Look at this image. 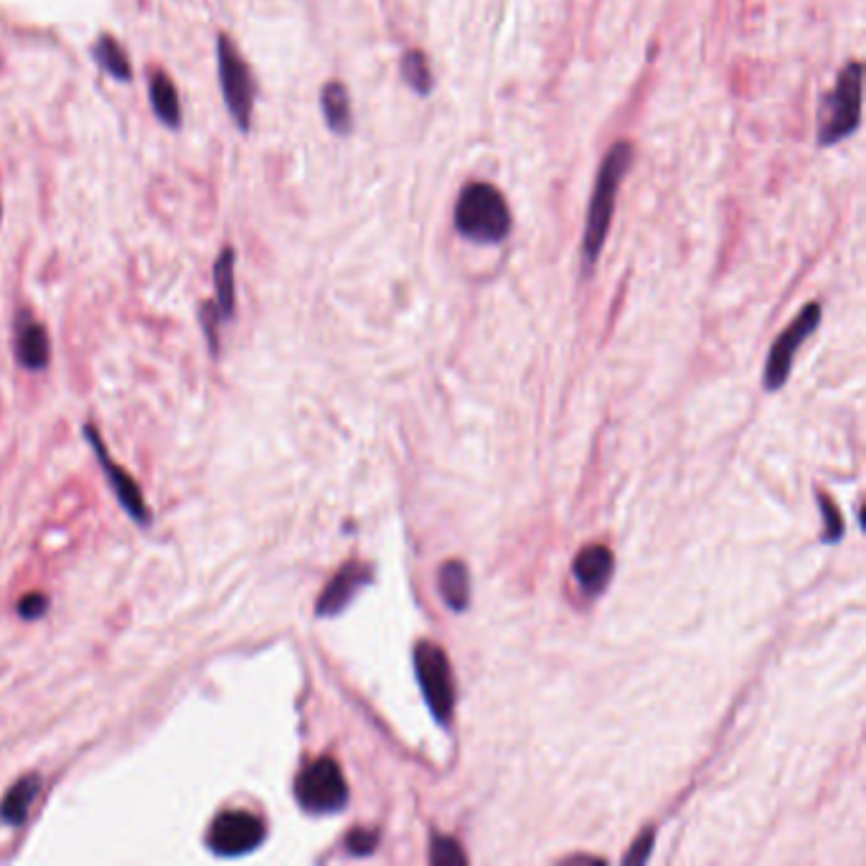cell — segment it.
<instances>
[{
    "label": "cell",
    "instance_id": "cell-1",
    "mask_svg": "<svg viewBox=\"0 0 866 866\" xmlns=\"http://www.w3.org/2000/svg\"><path fill=\"white\" fill-rule=\"evenodd\" d=\"M633 160V143H630V140H618L613 148L607 150L600 168H597L595 188H592L590 209H587L585 219V234H582V260H585L587 270H592V267L597 265V260H600L605 239L607 234H610V224H613L620 186H623L625 176L630 173Z\"/></svg>",
    "mask_w": 866,
    "mask_h": 866
},
{
    "label": "cell",
    "instance_id": "cell-2",
    "mask_svg": "<svg viewBox=\"0 0 866 866\" xmlns=\"http://www.w3.org/2000/svg\"><path fill=\"white\" fill-rule=\"evenodd\" d=\"M453 227L473 244H503L511 237L513 214L506 196L493 183L475 181L460 191L453 211Z\"/></svg>",
    "mask_w": 866,
    "mask_h": 866
},
{
    "label": "cell",
    "instance_id": "cell-3",
    "mask_svg": "<svg viewBox=\"0 0 866 866\" xmlns=\"http://www.w3.org/2000/svg\"><path fill=\"white\" fill-rule=\"evenodd\" d=\"M861 89H864V64L854 59L841 69L831 92L821 97L816 127L818 148H831L859 130Z\"/></svg>",
    "mask_w": 866,
    "mask_h": 866
},
{
    "label": "cell",
    "instance_id": "cell-4",
    "mask_svg": "<svg viewBox=\"0 0 866 866\" xmlns=\"http://www.w3.org/2000/svg\"><path fill=\"white\" fill-rule=\"evenodd\" d=\"M298 803L308 813H336L346 806L348 785L341 767L331 757H320L295 780Z\"/></svg>",
    "mask_w": 866,
    "mask_h": 866
},
{
    "label": "cell",
    "instance_id": "cell-5",
    "mask_svg": "<svg viewBox=\"0 0 866 866\" xmlns=\"http://www.w3.org/2000/svg\"><path fill=\"white\" fill-rule=\"evenodd\" d=\"M414 671H417L422 694H425L435 719L447 724L455 709V684L445 651L427 643V640L420 643V646L414 648Z\"/></svg>",
    "mask_w": 866,
    "mask_h": 866
},
{
    "label": "cell",
    "instance_id": "cell-6",
    "mask_svg": "<svg viewBox=\"0 0 866 866\" xmlns=\"http://www.w3.org/2000/svg\"><path fill=\"white\" fill-rule=\"evenodd\" d=\"M219 79L221 92H224V102L237 122L239 130L247 133L249 122H252V107H254V84L252 74H249L247 61L239 56L232 41L227 36L219 39Z\"/></svg>",
    "mask_w": 866,
    "mask_h": 866
},
{
    "label": "cell",
    "instance_id": "cell-7",
    "mask_svg": "<svg viewBox=\"0 0 866 866\" xmlns=\"http://www.w3.org/2000/svg\"><path fill=\"white\" fill-rule=\"evenodd\" d=\"M265 823L247 811H224L214 818L206 844L216 856H244L265 841Z\"/></svg>",
    "mask_w": 866,
    "mask_h": 866
},
{
    "label": "cell",
    "instance_id": "cell-8",
    "mask_svg": "<svg viewBox=\"0 0 866 866\" xmlns=\"http://www.w3.org/2000/svg\"><path fill=\"white\" fill-rule=\"evenodd\" d=\"M818 323H821V305L811 303L806 305V308L800 310L798 318L790 323L788 328H785L783 333H780V338L775 341L773 351H770V359H767V369H765V387L767 389H780L788 381L790 376V366H793L795 359V351H798L800 346H803V341H806L808 336H811L813 331L818 328Z\"/></svg>",
    "mask_w": 866,
    "mask_h": 866
},
{
    "label": "cell",
    "instance_id": "cell-9",
    "mask_svg": "<svg viewBox=\"0 0 866 866\" xmlns=\"http://www.w3.org/2000/svg\"><path fill=\"white\" fill-rule=\"evenodd\" d=\"M84 435L89 437V445H92L94 455L100 458L102 470H105V478L110 480V488L115 491L120 506L125 508L130 516H133V521H138L140 526H148L150 524V511H148V503H145L143 493H140L138 483L130 478V473H127L125 468H120V465L112 460L110 450H107L105 442H102V437L97 435V430H94L92 425L84 427Z\"/></svg>",
    "mask_w": 866,
    "mask_h": 866
},
{
    "label": "cell",
    "instance_id": "cell-10",
    "mask_svg": "<svg viewBox=\"0 0 866 866\" xmlns=\"http://www.w3.org/2000/svg\"><path fill=\"white\" fill-rule=\"evenodd\" d=\"M374 580V572L371 567L361 562H351L341 569V572L328 582V587L323 590V595L318 597V605H315V615L318 618H333V615L343 613L348 607V602L354 600L356 592L361 587H366Z\"/></svg>",
    "mask_w": 866,
    "mask_h": 866
},
{
    "label": "cell",
    "instance_id": "cell-11",
    "mask_svg": "<svg viewBox=\"0 0 866 866\" xmlns=\"http://www.w3.org/2000/svg\"><path fill=\"white\" fill-rule=\"evenodd\" d=\"M613 569V552L602 547V544H592V547L582 549V552L577 554L572 572L577 585H580L587 595H597V592H602L607 587V582L613 577Z\"/></svg>",
    "mask_w": 866,
    "mask_h": 866
},
{
    "label": "cell",
    "instance_id": "cell-12",
    "mask_svg": "<svg viewBox=\"0 0 866 866\" xmlns=\"http://www.w3.org/2000/svg\"><path fill=\"white\" fill-rule=\"evenodd\" d=\"M16 356L18 361H21V366H26L28 371H41L49 364V333H46V328L41 326V323H36V320L28 318V315L18 318Z\"/></svg>",
    "mask_w": 866,
    "mask_h": 866
},
{
    "label": "cell",
    "instance_id": "cell-13",
    "mask_svg": "<svg viewBox=\"0 0 866 866\" xmlns=\"http://www.w3.org/2000/svg\"><path fill=\"white\" fill-rule=\"evenodd\" d=\"M320 110L326 117V125L336 135L354 133V110H351V97L341 82H328L320 92Z\"/></svg>",
    "mask_w": 866,
    "mask_h": 866
},
{
    "label": "cell",
    "instance_id": "cell-14",
    "mask_svg": "<svg viewBox=\"0 0 866 866\" xmlns=\"http://www.w3.org/2000/svg\"><path fill=\"white\" fill-rule=\"evenodd\" d=\"M41 788L39 775H26V778L18 780L11 790L6 793L3 803H0V818L8 823V826H21L28 818L31 811V803L36 800Z\"/></svg>",
    "mask_w": 866,
    "mask_h": 866
},
{
    "label": "cell",
    "instance_id": "cell-15",
    "mask_svg": "<svg viewBox=\"0 0 866 866\" xmlns=\"http://www.w3.org/2000/svg\"><path fill=\"white\" fill-rule=\"evenodd\" d=\"M150 105H153L155 117H158L163 125H181V102H178L176 87H173V82L166 74L158 72L150 77Z\"/></svg>",
    "mask_w": 866,
    "mask_h": 866
},
{
    "label": "cell",
    "instance_id": "cell-16",
    "mask_svg": "<svg viewBox=\"0 0 866 866\" xmlns=\"http://www.w3.org/2000/svg\"><path fill=\"white\" fill-rule=\"evenodd\" d=\"M399 74H402L404 84L420 97H430L435 92V74H432L430 59L425 51L409 49L399 61Z\"/></svg>",
    "mask_w": 866,
    "mask_h": 866
},
{
    "label": "cell",
    "instance_id": "cell-17",
    "mask_svg": "<svg viewBox=\"0 0 866 866\" xmlns=\"http://www.w3.org/2000/svg\"><path fill=\"white\" fill-rule=\"evenodd\" d=\"M440 595L453 610H465L470 600V577L468 569L458 559H450L440 569Z\"/></svg>",
    "mask_w": 866,
    "mask_h": 866
},
{
    "label": "cell",
    "instance_id": "cell-18",
    "mask_svg": "<svg viewBox=\"0 0 866 866\" xmlns=\"http://www.w3.org/2000/svg\"><path fill=\"white\" fill-rule=\"evenodd\" d=\"M214 285H216V308L221 318L227 320L234 313V252L224 249L214 265Z\"/></svg>",
    "mask_w": 866,
    "mask_h": 866
},
{
    "label": "cell",
    "instance_id": "cell-19",
    "mask_svg": "<svg viewBox=\"0 0 866 866\" xmlns=\"http://www.w3.org/2000/svg\"><path fill=\"white\" fill-rule=\"evenodd\" d=\"M94 59L105 69L110 77L120 79V82H130L133 79V69H130V59L122 51V46L117 44L112 36H100L97 44H94Z\"/></svg>",
    "mask_w": 866,
    "mask_h": 866
},
{
    "label": "cell",
    "instance_id": "cell-20",
    "mask_svg": "<svg viewBox=\"0 0 866 866\" xmlns=\"http://www.w3.org/2000/svg\"><path fill=\"white\" fill-rule=\"evenodd\" d=\"M430 861L435 866H460V864H468V856L463 854L458 841L447 839V836H432Z\"/></svg>",
    "mask_w": 866,
    "mask_h": 866
},
{
    "label": "cell",
    "instance_id": "cell-21",
    "mask_svg": "<svg viewBox=\"0 0 866 866\" xmlns=\"http://www.w3.org/2000/svg\"><path fill=\"white\" fill-rule=\"evenodd\" d=\"M46 610H49V597L41 595V592H31V595L18 600V615L23 620H39Z\"/></svg>",
    "mask_w": 866,
    "mask_h": 866
},
{
    "label": "cell",
    "instance_id": "cell-22",
    "mask_svg": "<svg viewBox=\"0 0 866 866\" xmlns=\"http://www.w3.org/2000/svg\"><path fill=\"white\" fill-rule=\"evenodd\" d=\"M221 313L216 305H204L201 308V323H204V331L206 338H209V346H211V354H216L219 351V323H221Z\"/></svg>",
    "mask_w": 866,
    "mask_h": 866
},
{
    "label": "cell",
    "instance_id": "cell-23",
    "mask_svg": "<svg viewBox=\"0 0 866 866\" xmlns=\"http://www.w3.org/2000/svg\"><path fill=\"white\" fill-rule=\"evenodd\" d=\"M376 841H379V839H376L374 831H366V828H356V831L348 833L346 846H348V851H351V854L366 856V854H371V851L376 849Z\"/></svg>",
    "mask_w": 866,
    "mask_h": 866
},
{
    "label": "cell",
    "instance_id": "cell-24",
    "mask_svg": "<svg viewBox=\"0 0 866 866\" xmlns=\"http://www.w3.org/2000/svg\"><path fill=\"white\" fill-rule=\"evenodd\" d=\"M821 511H823V521H826V539L836 541L841 534H844V524H841L839 508L833 506L831 498L821 496Z\"/></svg>",
    "mask_w": 866,
    "mask_h": 866
},
{
    "label": "cell",
    "instance_id": "cell-25",
    "mask_svg": "<svg viewBox=\"0 0 866 866\" xmlns=\"http://www.w3.org/2000/svg\"><path fill=\"white\" fill-rule=\"evenodd\" d=\"M651 846H653V831H646L638 841H635L633 849L628 851L625 864H643V861L648 859V854H651Z\"/></svg>",
    "mask_w": 866,
    "mask_h": 866
}]
</instances>
